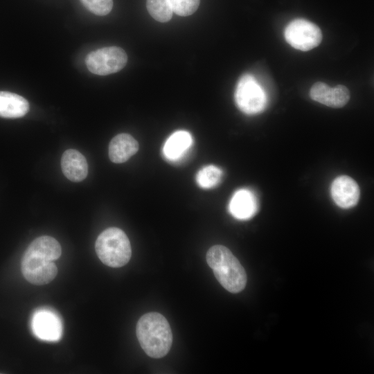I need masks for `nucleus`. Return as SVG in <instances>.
Masks as SVG:
<instances>
[{
  "instance_id": "obj_19",
  "label": "nucleus",
  "mask_w": 374,
  "mask_h": 374,
  "mask_svg": "<svg viewBox=\"0 0 374 374\" xmlns=\"http://www.w3.org/2000/svg\"><path fill=\"white\" fill-rule=\"evenodd\" d=\"M91 12L98 16L109 14L113 8V0H80Z\"/></svg>"
},
{
  "instance_id": "obj_1",
  "label": "nucleus",
  "mask_w": 374,
  "mask_h": 374,
  "mask_svg": "<svg viewBox=\"0 0 374 374\" xmlns=\"http://www.w3.org/2000/svg\"><path fill=\"white\" fill-rule=\"evenodd\" d=\"M62 253L60 243L53 237L44 235L35 239L24 253L21 269L30 283L42 285L52 281L57 274L54 260Z\"/></svg>"
},
{
  "instance_id": "obj_2",
  "label": "nucleus",
  "mask_w": 374,
  "mask_h": 374,
  "mask_svg": "<svg viewBox=\"0 0 374 374\" xmlns=\"http://www.w3.org/2000/svg\"><path fill=\"white\" fill-rule=\"evenodd\" d=\"M136 331L141 347L148 356L159 359L169 352L172 334L168 321L161 314L148 312L141 316Z\"/></svg>"
},
{
  "instance_id": "obj_4",
  "label": "nucleus",
  "mask_w": 374,
  "mask_h": 374,
  "mask_svg": "<svg viewBox=\"0 0 374 374\" xmlns=\"http://www.w3.org/2000/svg\"><path fill=\"white\" fill-rule=\"evenodd\" d=\"M95 249L103 263L111 267L126 265L132 255V249L127 235L121 229L110 227L97 238Z\"/></svg>"
},
{
  "instance_id": "obj_9",
  "label": "nucleus",
  "mask_w": 374,
  "mask_h": 374,
  "mask_svg": "<svg viewBox=\"0 0 374 374\" xmlns=\"http://www.w3.org/2000/svg\"><path fill=\"white\" fill-rule=\"evenodd\" d=\"M310 96L312 100L333 108L344 107L350 99V92L346 87L337 85L330 87L321 82L312 85Z\"/></svg>"
},
{
  "instance_id": "obj_15",
  "label": "nucleus",
  "mask_w": 374,
  "mask_h": 374,
  "mask_svg": "<svg viewBox=\"0 0 374 374\" xmlns=\"http://www.w3.org/2000/svg\"><path fill=\"white\" fill-rule=\"evenodd\" d=\"M29 103L24 97L9 91H0V116L15 118L25 116Z\"/></svg>"
},
{
  "instance_id": "obj_6",
  "label": "nucleus",
  "mask_w": 374,
  "mask_h": 374,
  "mask_svg": "<svg viewBox=\"0 0 374 374\" xmlns=\"http://www.w3.org/2000/svg\"><path fill=\"white\" fill-rule=\"evenodd\" d=\"M125 51L118 46L104 47L90 52L86 57V66L92 73L106 75L121 71L127 64Z\"/></svg>"
},
{
  "instance_id": "obj_5",
  "label": "nucleus",
  "mask_w": 374,
  "mask_h": 374,
  "mask_svg": "<svg viewBox=\"0 0 374 374\" xmlns=\"http://www.w3.org/2000/svg\"><path fill=\"white\" fill-rule=\"evenodd\" d=\"M235 101L241 112L248 115H254L265 109L267 98L256 79L250 74H245L238 82Z\"/></svg>"
},
{
  "instance_id": "obj_3",
  "label": "nucleus",
  "mask_w": 374,
  "mask_h": 374,
  "mask_svg": "<svg viewBox=\"0 0 374 374\" xmlns=\"http://www.w3.org/2000/svg\"><path fill=\"white\" fill-rule=\"evenodd\" d=\"M206 258L216 279L224 289L234 294L244 290L247 281L246 271L227 247L214 245L208 250Z\"/></svg>"
},
{
  "instance_id": "obj_12",
  "label": "nucleus",
  "mask_w": 374,
  "mask_h": 374,
  "mask_svg": "<svg viewBox=\"0 0 374 374\" xmlns=\"http://www.w3.org/2000/svg\"><path fill=\"white\" fill-rule=\"evenodd\" d=\"M61 168L64 176L74 182L82 181L88 173V165L85 157L74 149L66 150L63 153Z\"/></svg>"
},
{
  "instance_id": "obj_7",
  "label": "nucleus",
  "mask_w": 374,
  "mask_h": 374,
  "mask_svg": "<svg viewBox=\"0 0 374 374\" xmlns=\"http://www.w3.org/2000/svg\"><path fill=\"white\" fill-rule=\"evenodd\" d=\"M284 35L290 45L303 51L317 47L322 39L320 28L303 19H296L290 22L285 29Z\"/></svg>"
},
{
  "instance_id": "obj_16",
  "label": "nucleus",
  "mask_w": 374,
  "mask_h": 374,
  "mask_svg": "<svg viewBox=\"0 0 374 374\" xmlns=\"http://www.w3.org/2000/svg\"><path fill=\"white\" fill-rule=\"evenodd\" d=\"M222 177V170L213 165L203 167L197 172L196 181L199 187L205 189L217 186Z\"/></svg>"
},
{
  "instance_id": "obj_11",
  "label": "nucleus",
  "mask_w": 374,
  "mask_h": 374,
  "mask_svg": "<svg viewBox=\"0 0 374 374\" xmlns=\"http://www.w3.org/2000/svg\"><path fill=\"white\" fill-rule=\"evenodd\" d=\"M258 210L257 199L250 190L241 188L233 195L229 204V211L238 220L251 218Z\"/></svg>"
},
{
  "instance_id": "obj_8",
  "label": "nucleus",
  "mask_w": 374,
  "mask_h": 374,
  "mask_svg": "<svg viewBox=\"0 0 374 374\" xmlns=\"http://www.w3.org/2000/svg\"><path fill=\"white\" fill-rule=\"evenodd\" d=\"M31 328L39 339L48 341H57L62 335V323L60 318L53 311L40 309L33 315Z\"/></svg>"
},
{
  "instance_id": "obj_10",
  "label": "nucleus",
  "mask_w": 374,
  "mask_h": 374,
  "mask_svg": "<svg viewBox=\"0 0 374 374\" xmlns=\"http://www.w3.org/2000/svg\"><path fill=\"white\" fill-rule=\"evenodd\" d=\"M359 188L356 181L346 175L337 177L331 186V195L337 206L343 208L353 207L359 199Z\"/></svg>"
},
{
  "instance_id": "obj_14",
  "label": "nucleus",
  "mask_w": 374,
  "mask_h": 374,
  "mask_svg": "<svg viewBox=\"0 0 374 374\" xmlns=\"http://www.w3.org/2000/svg\"><path fill=\"white\" fill-rule=\"evenodd\" d=\"M139 150L137 141L130 134L121 133L115 136L109 145V157L116 163L127 161Z\"/></svg>"
},
{
  "instance_id": "obj_18",
  "label": "nucleus",
  "mask_w": 374,
  "mask_h": 374,
  "mask_svg": "<svg viewBox=\"0 0 374 374\" xmlns=\"http://www.w3.org/2000/svg\"><path fill=\"white\" fill-rule=\"evenodd\" d=\"M172 12L181 17L193 14L198 8L200 0H169Z\"/></svg>"
},
{
  "instance_id": "obj_13",
  "label": "nucleus",
  "mask_w": 374,
  "mask_h": 374,
  "mask_svg": "<svg viewBox=\"0 0 374 374\" xmlns=\"http://www.w3.org/2000/svg\"><path fill=\"white\" fill-rule=\"evenodd\" d=\"M193 143V137L188 132L179 130L174 132L163 145L164 157L172 162L181 160L191 148Z\"/></svg>"
},
{
  "instance_id": "obj_17",
  "label": "nucleus",
  "mask_w": 374,
  "mask_h": 374,
  "mask_svg": "<svg viewBox=\"0 0 374 374\" xmlns=\"http://www.w3.org/2000/svg\"><path fill=\"white\" fill-rule=\"evenodd\" d=\"M146 7L150 15L157 21L164 23L172 18L173 12L169 0H147Z\"/></svg>"
}]
</instances>
